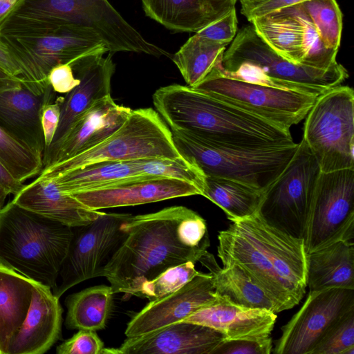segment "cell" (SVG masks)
Here are the masks:
<instances>
[{"instance_id":"8992f818","label":"cell","mask_w":354,"mask_h":354,"mask_svg":"<svg viewBox=\"0 0 354 354\" xmlns=\"http://www.w3.org/2000/svg\"><path fill=\"white\" fill-rule=\"evenodd\" d=\"M221 64L230 77L317 96L341 85L348 77L339 63L323 70L289 61L270 47L252 24L238 32L225 50Z\"/></svg>"},{"instance_id":"f546056e","label":"cell","mask_w":354,"mask_h":354,"mask_svg":"<svg viewBox=\"0 0 354 354\" xmlns=\"http://www.w3.org/2000/svg\"><path fill=\"white\" fill-rule=\"evenodd\" d=\"M142 176L140 159L105 160L93 162L80 168L50 177L61 191L66 194L91 190Z\"/></svg>"},{"instance_id":"ee69618b","label":"cell","mask_w":354,"mask_h":354,"mask_svg":"<svg viewBox=\"0 0 354 354\" xmlns=\"http://www.w3.org/2000/svg\"><path fill=\"white\" fill-rule=\"evenodd\" d=\"M48 81L57 93L66 94L80 84L70 64H61L53 67L48 75Z\"/></svg>"},{"instance_id":"e0dca14e","label":"cell","mask_w":354,"mask_h":354,"mask_svg":"<svg viewBox=\"0 0 354 354\" xmlns=\"http://www.w3.org/2000/svg\"><path fill=\"white\" fill-rule=\"evenodd\" d=\"M70 194L87 207L100 210L201 195V192L194 185L183 180L140 176L127 178L106 187Z\"/></svg>"},{"instance_id":"30bf717a","label":"cell","mask_w":354,"mask_h":354,"mask_svg":"<svg viewBox=\"0 0 354 354\" xmlns=\"http://www.w3.org/2000/svg\"><path fill=\"white\" fill-rule=\"evenodd\" d=\"M303 140L322 172L354 168V91L338 86L319 95L307 115Z\"/></svg>"},{"instance_id":"8fae6325","label":"cell","mask_w":354,"mask_h":354,"mask_svg":"<svg viewBox=\"0 0 354 354\" xmlns=\"http://www.w3.org/2000/svg\"><path fill=\"white\" fill-rule=\"evenodd\" d=\"M320 172L302 139L286 169L264 192L257 213L272 226L304 240Z\"/></svg>"},{"instance_id":"1f68e13d","label":"cell","mask_w":354,"mask_h":354,"mask_svg":"<svg viewBox=\"0 0 354 354\" xmlns=\"http://www.w3.org/2000/svg\"><path fill=\"white\" fill-rule=\"evenodd\" d=\"M263 193L234 180L205 176L202 196L221 207L232 222L257 213Z\"/></svg>"},{"instance_id":"83f0119b","label":"cell","mask_w":354,"mask_h":354,"mask_svg":"<svg viewBox=\"0 0 354 354\" xmlns=\"http://www.w3.org/2000/svg\"><path fill=\"white\" fill-rule=\"evenodd\" d=\"M250 22L261 39L279 55L304 65L306 32L294 6L254 18Z\"/></svg>"},{"instance_id":"ffe728a7","label":"cell","mask_w":354,"mask_h":354,"mask_svg":"<svg viewBox=\"0 0 354 354\" xmlns=\"http://www.w3.org/2000/svg\"><path fill=\"white\" fill-rule=\"evenodd\" d=\"M132 110L116 104L111 95L96 100L74 122L57 147L42 157L43 169L98 145L121 127Z\"/></svg>"},{"instance_id":"f1b7e54d","label":"cell","mask_w":354,"mask_h":354,"mask_svg":"<svg viewBox=\"0 0 354 354\" xmlns=\"http://www.w3.org/2000/svg\"><path fill=\"white\" fill-rule=\"evenodd\" d=\"M199 262L212 274L218 295L242 306L279 313L272 299L241 266L232 264L221 268L214 256L208 252L201 257Z\"/></svg>"},{"instance_id":"60d3db41","label":"cell","mask_w":354,"mask_h":354,"mask_svg":"<svg viewBox=\"0 0 354 354\" xmlns=\"http://www.w3.org/2000/svg\"><path fill=\"white\" fill-rule=\"evenodd\" d=\"M272 337L263 340H225L214 354H270Z\"/></svg>"},{"instance_id":"44dd1931","label":"cell","mask_w":354,"mask_h":354,"mask_svg":"<svg viewBox=\"0 0 354 354\" xmlns=\"http://www.w3.org/2000/svg\"><path fill=\"white\" fill-rule=\"evenodd\" d=\"M277 319V313L270 310L242 306L218 295L215 302L183 321L216 330L225 340L257 341L271 337Z\"/></svg>"},{"instance_id":"ab89813d","label":"cell","mask_w":354,"mask_h":354,"mask_svg":"<svg viewBox=\"0 0 354 354\" xmlns=\"http://www.w3.org/2000/svg\"><path fill=\"white\" fill-rule=\"evenodd\" d=\"M237 23L236 10L234 8L224 17L196 33L207 39L228 44L236 35Z\"/></svg>"},{"instance_id":"4316f807","label":"cell","mask_w":354,"mask_h":354,"mask_svg":"<svg viewBox=\"0 0 354 354\" xmlns=\"http://www.w3.org/2000/svg\"><path fill=\"white\" fill-rule=\"evenodd\" d=\"M33 281L0 264V354H9L30 306Z\"/></svg>"},{"instance_id":"277c9868","label":"cell","mask_w":354,"mask_h":354,"mask_svg":"<svg viewBox=\"0 0 354 354\" xmlns=\"http://www.w3.org/2000/svg\"><path fill=\"white\" fill-rule=\"evenodd\" d=\"M73 227L12 201L0 209V264L53 290Z\"/></svg>"},{"instance_id":"d6a6232c","label":"cell","mask_w":354,"mask_h":354,"mask_svg":"<svg viewBox=\"0 0 354 354\" xmlns=\"http://www.w3.org/2000/svg\"><path fill=\"white\" fill-rule=\"evenodd\" d=\"M227 46L196 32L174 55L172 60L187 86L195 87L222 61Z\"/></svg>"},{"instance_id":"f35d334b","label":"cell","mask_w":354,"mask_h":354,"mask_svg":"<svg viewBox=\"0 0 354 354\" xmlns=\"http://www.w3.org/2000/svg\"><path fill=\"white\" fill-rule=\"evenodd\" d=\"M104 342L95 330L80 329L56 347L57 354H102Z\"/></svg>"},{"instance_id":"d6986e66","label":"cell","mask_w":354,"mask_h":354,"mask_svg":"<svg viewBox=\"0 0 354 354\" xmlns=\"http://www.w3.org/2000/svg\"><path fill=\"white\" fill-rule=\"evenodd\" d=\"M225 340L216 330L181 321L127 337L118 348H104L103 354H214Z\"/></svg>"},{"instance_id":"e575fe53","label":"cell","mask_w":354,"mask_h":354,"mask_svg":"<svg viewBox=\"0 0 354 354\" xmlns=\"http://www.w3.org/2000/svg\"><path fill=\"white\" fill-rule=\"evenodd\" d=\"M300 4L324 46L338 50L342 30V13L336 0H306Z\"/></svg>"},{"instance_id":"cb8c5ba5","label":"cell","mask_w":354,"mask_h":354,"mask_svg":"<svg viewBox=\"0 0 354 354\" xmlns=\"http://www.w3.org/2000/svg\"><path fill=\"white\" fill-rule=\"evenodd\" d=\"M12 201L71 227L86 225L103 213L87 207L71 194L63 192L49 178H35L14 196Z\"/></svg>"},{"instance_id":"4dcf8cb0","label":"cell","mask_w":354,"mask_h":354,"mask_svg":"<svg viewBox=\"0 0 354 354\" xmlns=\"http://www.w3.org/2000/svg\"><path fill=\"white\" fill-rule=\"evenodd\" d=\"M114 292L111 286L99 285L69 295L65 326L70 330L104 329L111 314Z\"/></svg>"},{"instance_id":"3957f363","label":"cell","mask_w":354,"mask_h":354,"mask_svg":"<svg viewBox=\"0 0 354 354\" xmlns=\"http://www.w3.org/2000/svg\"><path fill=\"white\" fill-rule=\"evenodd\" d=\"M218 240L223 266H241L272 299L279 313L302 299L307 287L303 239L272 226L256 213L232 221L218 232Z\"/></svg>"},{"instance_id":"52a82bcc","label":"cell","mask_w":354,"mask_h":354,"mask_svg":"<svg viewBox=\"0 0 354 354\" xmlns=\"http://www.w3.org/2000/svg\"><path fill=\"white\" fill-rule=\"evenodd\" d=\"M11 19L84 29L97 35L110 53L169 56L165 50L142 37L108 0H27Z\"/></svg>"},{"instance_id":"bcb514c9","label":"cell","mask_w":354,"mask_h":354,"mask_svg":"<svg viewBox=\"0 0 354 354\" xmlns=\"http://www.w3.org/2000/svg\"><path fill=\"white\" fill-rule=\"evenodd\" d=\"M27 0H0V32Z\"/></svg>"},{"instance_id":"c3c4849f","label":"cell","mask_w":354,"mask_h":354,"mask_svg":"<svg viewBox=\"0 0 354 354\" xmlns=\"http://www.w3.org/2000/svg\"><path fill=\"white\" fill-rule=\"evenodd\" d=\"M21 85L22 80L21 77L10 75L0 68V91L18 88Z\"/></svg>"},{"instance_id":"8d00e7d4","label":"cell","mask_w":354,"mask_h":354,"mask_svg":"<svg viewBox=\"0 0 354 354\" xmlns=\"http://www.w3.org/2000/svg\"><path fill=\"white\" fill-rule=\"evenodd\" d=\"M195 263L187 261L171 267L156 278L143 283L133 296L150 301L161 299L180 288L194 277L201 274Z\"/></svg>"},{"instance_id":"603a6c76","label":"cell","mask_w":354,"mask_h":354,"mask_svg":"<svg viewBox=\"0 0 354 354\" xmlns=\"http://www.w3.org/2000/svg\"><path fill=\"white\" fill-rule=\"evenodd\" d=\"M55 97L53 88L39 95L23 84L18 88L0 91V127L43 157L45 142L40 112L44 104L54 101Z\"/></svg>"},{"instance_id":"74e56055","label":"cell","mask_w":354,"mask_h":354,"mask_svg":"<svg viewBox=\"0 0 354 354\" xmlns=\"http://www.w3.org/2000/svg\"><path fill=\"white\" fill-rule=\"evenodd\" d=\"M310 354H354V309L327 329Z\"/></svg>"},{"instance_id":"ac0fdd59","label":"cell","mask_w":354,"mask_h":354,"mask_svg":"<svg viewBox=\"0 0 354 354\" xmlns=\"http://www.w3.org/2000/svg\"><path fill=\"white\" fill-rule=\"evenodd\" d=\"M95 53L70 64L80 84L62 98L59 122L53 140L43 156L53 151L70 129L96 100L111 95V81L115 71L111 55Z\"/></svg>"},{"instance_id":"9a60e30c","label":"cell","mask_w":354,"mask_h":354,"mask_svg":"<svg viewBox=\"0 0 354 354\" xmlns=\"http://www.w3.org/2000/svg\"><path fill=\"white\" fill-rule=\"evenodd\" d=\"M354 309V289L330 288L309 291L300 309L281 328L274 354H310L327 329Z\"/></svg>"},{"instance_id":"7a4b0ae2","label":"cell","mask_w":354,"mask_h":354,"mask_svg":"<svg viewBox=\"0 0 354 354\" xmlns=\"http://www.w3.org/2000/svg\"><path fill=\"white\" fill-rule=\"evenodd\" d=\"M153 103L171 131L210 147L257 149L295 144L289 129L187 85L159 88Z\"/></svg>"},{"instance_id":"2e32d148","label":"cell","mask_w":354,"mask_h":354,"mask_svg":"<svg viewBox=\"0 0 354 354\" xmlns=\"http://www.w3.org/2000/svg\"><path fill=\"white\" fill-rule=\"evenodd\" d=\"M210 272L194 277L175 292L150 301L128 323L127 337L142 335L181 322L218 299Z\"/></svg>"},{"instance_id":"484cf974","label":"cell","mask_w":354,"mask_h":354,"mask_svg":"<svg viewBox=\"0 0 354 354\" xmlns=\"http://www.w3.org/2000/svg\"><path fill=\"white\" fill-rule=\"evenodd\" d=\"M309 291L354 289V242L338 241L306 255Z\"/></svg>"},{"instance_id":"7402d4cb","label":"cell","mask_w":354,"mask_h":354,"mask_svg":"<svg viewBox=\"0 0 354 354\" xmlns=\"http://www.w3.org/2000/svg\"><path fill=\"white\" fill-rule=\"evenodd\" d=\"M52 289L33 281L32 300L9 354H43L62 337L63 309Z\"/></svg>"},{"instance_id":"b9f144b4","label":"cell","mask_w":354,"mask_h":354,"mask_svg":"<svg viewBox=\"0 0 354 354\" xmlns=\"http://www.w3.org/2000/svg\"><path fill=\"white\" fill-rule=\"evenodd\" d=\"M306 0H240L241 13L250 21Z\"/></svg>"},{"instance_id":"f6af8a7d","label":"cell","mask_w":354,"mask_h":354,"mask_svg":"<svg viewBox=\"0 0 354 354\" xmlns=\"http://www.w3.org/2000/svg\"><path fill=\"white\" fill-rule=\"evenodd\" d=\"M0 68L10 75L19 77L21 71L8 46L0 37Z\"/></svg>"},{"instance_id":"d4e9b609","label":"cell","mask_w":354,"mask_h":354,"mask_svg":"<svg viewBox=\"0 0 354 354\" xmlns=\"http://www.w3.org/2000/svg\"><path fill=\"white\" fill-rule=\"evenodd\" d=\"M145 15L167 29L197 32L224 17L237 0H141Z\"/></svg>"},{"instance_id":"5b68a950","label":"cell","mask_w":354,"mask_h":354,"mask_svg":"<svg viewBox=\"0 0 354 354\" xmlns=\"http://www.w3.org/2000/svg\"><path fill=\"white\" fill-rule=\"evenodd\" d=\"M19 66L22 84L37 95L50 89V71L109 50L95 34L70 26L11 19L0 32Z\"/></svg>"},{"instance_id":"6da1fadb","label":"cell","mask_w":354,"mask_h":354,"mask_svg":"<svg viewBox=\"0 0 354 354\" xmlns=\"http://www.w3.org/2000/svg\"><path fill=\"white\" fill-rule=\"evenodd\" d=\"M122 227L127 238L103 277L114 294L122 292L125 297L171 267L199 261L210 245L205 220L184 206L131 215Z\"/></svg>"},{"instance_id":"7bdbcfd3","label":"cell","mask_w":354,"mask_h":354,"mask_svg":"<svg viewBox=\"0 0 354 354\" xmlns=\"http://www.w3.org/2000/svg\"><path fill=\"white\" fill-rule=\"evenodd\" d=\"M62 98L63 97L59 96L53 102L44 103L41 107L40 122L44 137L45 149L51 144L57 131Z\"/></svg>"},{"instance_id":"d590c367","label":"cell","mask_w":354,"mask_h":354,"mask_svg":"<svg viewBox=\"0 0 354 354\" xmlns=\"http://www.w3.org/2000/svg\"><path fill=\"white\" fill-rule=\"evenodd\" d=\"M142 176L177 179L190 183L202 192L205 176L194 163L185 158L178 159L146 158L140 159Z\"/></svg>"},{"instance_id":"836d02e7","label":"cell","mask_w":354,"mask_h":354,"mask_svg":"<svg viewBox=\"0 0 354 354\" xmlns=\"http://www.w3.org/2000/svg\"><path fill=\"white\" fill-rule=\"evenodd\" d=\"M0 162L14 178L24 183L43 169L42 156L21 143L0 127Z\"/></svg>"},{"instance_id":"7c38bea8","label":"cell","mask_w":354,"mask_h":354,"mask_svg":"<svg viewBox=\"0 0 354 354\" xmlns=\"http://www.w3.org/2000/svg\"><path fill=\"white\" fill-rule=\"evenodd\" d=\"M221 62L194 88L289 129L300 122L318 96L234 78L225 74Z\"/></svg>"},{"instance_id":"4fadbf2b","label":"cell","mask_w":354,"mask_h":354,"mask_svg":"<svg viewBox=\"0 0 354 354\" xmlns=\"http://www.w3.org/2000/svg\"><path fill=\"white\" fill-rule=\"evenodd\" d=\"M131 214L103 212L92 222L73 227L67 254L52 290L58 298L73 286L103 277L106 266L127 238L122 225Z\"/></svg>"},{"instance_id":"681fc988","label":"cell","mask_w":354,"mask_h":354,"mask_svg":"<svg viewBox=\"0 0 354 354\" xmlns=\"http://www.w3.org/2000/svg\"><path fill=\"white\" fill-rule=\"evenodd\" d=\"M8 195V192L0 185V209L5 205L6 199Z\"/></svg>"},{"instance_id":"5bb4252c","label":"cell","mask_w":354,"mask_h":354,"mask_svg":"<svg viewBox=\"0 0 354 354\" xmlns=\"http://www.w3.org/2000/svg\"><path fill=\"white\" fill-rule=\"evenodd\" d=\"M354 239V168L320 172L304 239L306 253Z\"/></svg>"},{"instance_id":"ba28073f","label":"cell","mask_w":354,"mask_h":354,"mask_svg":"<svg viewBox=\"0 0 354 354\" xmlns=\"http://www.w3.org/2000/svg\"><path fill=\"white\" fill-rule=\"evenodd\" d=\"M183 158L165 122L151 108L132 110L112 135L95 147L43 169L37 178H50L105 160Z\"/></svg>"},{"instance_id":"7dc6e473","label":"cell","mask_w":354,"mask_h":354,"mask_svg":"<svg viewBox=\"0 0 354 354\" xmlns=\"http://www.w3.org/2000/svg\"><path fill=\"white\" fill-rule=\"evenodd\" d=\"M0 185L3 187L9 194L15 196L24 188L25 184L14 178L0 162Z\"/></svg>"},{"instance_id":"9c48e42d","label":"cell","mask_w":354,"mask_h":354,"mask_svg":"<svg viewBox=\"0 0 354 354\" xmlns=\"http://www.w3.org/2000/svg\"><path fill=\"white\" fill-rule=\"evenodd\" d=\"M180 154L205 176L234 180L265 192L286 169L299 143L257 149H221L171 131Z\"/></svg>"}]
</instances>
